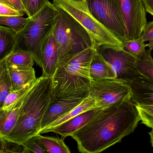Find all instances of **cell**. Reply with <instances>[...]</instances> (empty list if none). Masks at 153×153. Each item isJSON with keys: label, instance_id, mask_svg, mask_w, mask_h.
<instances>
[{"label": "cell", "instance_id": "cell-4", "mask_svg": "<svg viewBox=\"0 0 153 153\" xmlns=\"http://www.w3.org/2000/svg\"><path fill=\"white\" fill-rule=\"evenodd\" d=\"M56 7L57 15L53 33L58 50V65L85 49L94 48L86 29L68 13Z\"/></svg>", "mask_w": 153, "mask_h": 153}, {"label": "cell", "instance_id": "cell-17", "mask_svg": "<svg viewBox=\"0 0 153 153\" xmlns=\"http://www.w3.org/2000/svg\"><path fill=\"white\" fill-rule=\"evenodd\" d=\"M15 34L11 28L0 25V62L6 59L14 50Z\"/></svg>", "mask_w": 153, "mask_h": 153}, {"label": "cell", "instance_id": "cell-26", "mask_svg": "<svg viewBox=\"0 0 153 153\" xmlns=\"http://www.w3.org/2000/svg\"><path fill=\"white\" fill-rule=\"evenodd\" d=\"M11 92V84L6 64L0 75V110L2 108L4 101Z\"/></svg>", "mask_w": 153, "mask_h": 153}, {"label": "cell", "instance_id": "cell-27", "mask_svg": "<svg viewBox=\"0 0 153 153\" xmlns=\"http://www.w3.org/2000/svg\"><path fill=\"white\" fill-rule=\"evenodd\" d=\"M140 121L147 127L153 128V105L135 104Z\"/></svg>", "mask_w": 153, "mask_h": 153}, {"label": "cell", "instance_id": "cell-39", "mask_svg": "<svg viewBox=\"0 0 153 153\" xmlns=\"http://www.w3.org/2000/svg\"><path fill=\"white\" fill-rule=\"evenodd\" d=\"M78 1H82V0H78Z\"/></svg>", "mask_w": 153, "mask_h": 153}, {"label": "cell", "instance_id": "cell-30", "mask_svg": "<svg viewBox=\"0 0 153 153\" xmlns=\"http://www.w3.org/2000/svg\"><path fill=\"white\" fill-rule=\"evenodd\" d=\"M0 149L3 153H23L24 150L22 145L3 138H0Z\"/></svg>", "mask_w": 153, "mask_h": 153}, {"label": "cell", "instance_id": "cell-38", "mask_svg": "<svg viewBox=\"0 0 153 153\" xmlns=\"http://www.w3.org/2000/svg\"><path fill=\"white\" fill-rule=\"evenodd\" d=\"M0 153H3V152L2 151L1 149H0Z\"/></svg>", "mask_w": 153, "mask_h": 153}, {"label": "cell", "instance_id": "cell-1", "mask_svg": "<svg viewBox=\"0 0 153 153\" xmlns=\"http://www.w3.org/2000/svg\"><path fill=\"white\" fill-rule=\"evenodd\" d=\"M139 121L135 104L130 99L102 110L71 137L80 152H101L132 134Z\"/></svg>", "mask_w": 153, "mask_h": 153}, {"label": "cell", "instance_id": "cell-36", "mask_svg": "<svg viewBox=\"0 0 153 153\" xmlns=\"http://www.w3.org/2000/svg\"><path fill=\"white\" fill-rule=\"evenodd\" d=\"M149 134L150 137V143L152 145V147L153 148V128H152L151 132H149Z\"/></svg>", "mask_w": 153, "mask_h": 153}, {"label": "cell", "instance_id": "cell-32", "mask_svg": "<svg viewBox=\"0 0 153 153\" xmlns=\"http://www.w3.org/2000/svg\"><path fill=\"white\" fill-rule=\"evenodd\" d=\"M139 38L144 42L153 40V21L147 23Z\"/></svg>", "mask_w": 153, "mask_h": 153}, {"label": "cell", "instance_id": "cell-34", "mask_svg": "<svg viewBox=\"0 0 153 153\" xmlns=\"http://www.w3.org/2000/svg\"><path fill=\"white\" fill-rule=\"evenodd\" d=\"M146 12L153 16V0H143Z\"/></svg>", "mask_w": 153, "mask_h": 153}, {"label": "cell", "instance_id": "cell-21", "mask_svg": "<svg viewBox=\"0 0 153 153\" xmlns=\"http://www.w3.org/2000/svg\"><path fill=\"white\" fill-rule=\"evenodd\" d=\"M36 80L19 90L11 92L6 98L2 109L10 110L20 106L25 96L34 86Z\"/></svg>", "mask_w": 153, "mask_h": 153}, {"label": "cell", "instance_id": "cell-9", "mask_svg": "<svg viewBox=\"0 0 153 153\" xmlns=\"http://www.w3.org/2000/svg\"><path fill=\"white\" fill-rule=\"evenodd\" d=\"M95 50L111 66L116 79L128 84L141 76L136 68L137 58L123 49L100 45Z\"/></svg>", "mask_w": 153, "mask_h": 153}, {"label": "cell", "instance_id": "cell-2", "mask_svg": "<svg viewBox=\"0 0 153 153\" xmlns=\"http://www.w3.org/2000/svg\"><path fill=\"white\" fill-rule=\"evenodd\" d=\"M53 97L52 78L42 75L37 78L23 99L15 126L3 138L22 145L39 134L42 119Z\"/></svg>", "mask_w": 153, "mask_h": 153}, {"label": "cell", "instance_id": "cell-23", "mask_svg": "<svg viewBox=\"0 0 153 153\" xmlns=\"http://www.w3.org/2000/svg\"><path fill=\"white\" fill-rule=\"evenodd\" d=\"M5 61L7 64L23 67H33L35 62L30 53L22 50H14Z\"/></svg>", "mask_w": 153, "mask_h": 153}, {"label": "cell", "instance_id": "cell-13", "mask_svg": "<svg viewBox=\"0 0 153 153\" xmlns=\"http://www.w3.org/2000/svg\"><path fill=\"white\" fill-rule=\"evenodd\" d=\"M53 29L43 41L41 49V68L43 76H53L58 66V53Z\"/></svg>", "mask_w": 153, "mask_h": 153}, {"label": "cell", "instance_id": "cell-15", "mask_svg": "<svg viewBox=\"0 0 153 153\" xmlns=\"http://www.w3.org/2000/svg\"><path fill=\"white\" fill-rule=\"evenodd\" d=\"M7 67L10 79L11 92L19 90L36 80V72L33 67L8 64Z\"/></svg>", "mask_w": 153, "mask_h": 153}, {"label": "cell", "instance_id": "cell-5", "mask_svg": "<svg viewBox=\"0 0 153 153\" xmlns=\"http://www.w3.org/2000/svg\"><path fill=\"white\" fill-rule=\"evenodd\" d=\"M56 15V7L49 1L34 16L28 18L21 30L15 34L13 51L22 50L29 52L36 64L41 67V46L53 28Z\"/></svg>", "mask_w": 153, "mask_h": 153}, {"label": "cell", "instance_id": "cell-37", "mask_svg": "<svg viewBox=\"0 0 153 153\" xmlns=\"http://www.w3.org/2000/svg\"><path fill=\"white\" fill-rule=\"evenodd\" d=\"M147 47L151 50H153V40L149 41V43L147 44Z\"/></svg>", "mask_w": 153, "mask_h": 153}, {"label": "cell", "instance_id": "cell-31", "mask_svg": "<svg viewBox=\"0 0 153 153\" xmlns=\"http://www.w3.org/2000/svg\"><path fill=\"white\" fill-rule=\"evenodd\" d=\"M24 13L17 10L9 5L0 2V16H23Z\"/></svg>", "mask_w": 153, "mask_h": 153}, {"label": "cell", "instance_id": "cell-20", "mask_svg": "<svg viewBox=\"0 0 153 153\" xmlns=\"http://www.w3.org/2000/svg\"><path fill=\"white\" fill-rule=\"evenodd\" d=\"M38 139L43 146L46 153H70L71 150L64 142V138L45 137L38 134Z\"/></svg>", "mask_w": 153, "mask_h": 153}, {"label": "cell", "instance_id": "cell-11", "mask_svg": "<svg viewBox=\"0 0 153 153\" xmlns=\"http://www.w3.org/2000/svg\"><path fill=\"white\" fill-rule=\"evenodd\" d=\"M88 95L58 99L53 97L42 119L41 130L75 108Z\"/></svg>", "mask_w": 153, "mask_h": 153}, {"label": "cell", "instance_id": "cell-28", "mask_svg": "<svg viewBox=\"0 0 153 153\" xmlns=\"http://www.w3.org/2000/svg\"><path fill=\"white\" fill-rule=\"evenodd\" d=\"M28 18L32 17L48 3V0H22Z\"/></svg>", "mask_w": 153, "mask_h": 153}, {"label": "cell", "instance_id": "cell-19", "mask_svg": "<svg viewBox=\"0 0 153 153\" xmlns=\"http://www.w3.org/2000/svg\"><path fill=\"white\" fill-rule=\"evenodd\" d=\"M21 105L10 110H0V138L7 135L14 127Z\"/></svg>", "mask_w": 153, "mask_h": 153}, {"label": "cell", "instance_id": "cell-6", "mask_svg": "<svg viewBox=\"0 0 153 153\" xmlns=\"http://www.w3.org/2000/svg\"><path fill=\"white\" fill-rule=\"evenodd\" d=\"M53 4L68 13L86 29L92 39L94 49L100 45L123 49V42L93 16L85 0H53Z\"/></svg>", "mask_w": 153, "mask_h": 153}, {"label": "cell", "instance_id": "cell-18", "mask_svg": "<svg viewBox=\"0 0 153 153\" xmlns=\"http://www.w3.org/2000/svg\"><path fill=\"white\" fill-rule=\"evenodd\" d=\"M92 109H97L96 108V106H95V101L94 99L92 98L89 94V95L76 107L45 128L54 127L74 117L82 112Z\"/></svg>", "mask_w": 153, "mask_h": 153}, {"label": "cell", "instance_id": "cell-3", "mask_svg": "<svg viewBox=\"0 0 153 153\" xmlns=\"http://www.w3.org/2000/svg\"><path fill=\"white\" fill-rule=\"evenodd\" d=\"M95 53V49L90 48L58 65L52 77L54 98L89 94L90 63Z\"/></svg>", "mask_w": 153, "mask_h": 153}, {"label": "cell", "instance_id": "cell-25", "mask_svg": "<svg viewBox=\"0 0 153 153\" xmlns=\"http://www.w3.org/2000/svg\"><path fill=\"white\" fill-rule=\"evenodd\" d=\"M147 47V44H145L139 38L136 39L127 40L125 41L123 43V49L137 59L144 52Z\"/></svg>", "mask_w": 153, "mask_h": 153}, {"label": "cell", "instance_id": "cell-35", "mask_svg": "<svg viewBox=\"0 0 153 153\" xmlns=\"http://www.w3.org/2000/svg\"><path fill=\"white\" fill-rule=\"evenodd\" d=\"M6 59H4L0 62V75L6 66Z\"/></svg>", "mask_w": 153, "mask_h": 153}, {"label": "cell", "instance_id": "cell-12", "mask_svg": "<svg viewBox=\"0 0 153 153\" xmlns=\"http://www.w3.org/2000/svg\"><path fill=\"white\" fill-rule=\"evenodd\" d=\"M100 110L92 109L79 114L74 117L54 127L44 128L39 131V134L46 133H55L63 138L71 137L74 133L83 126L101 111Z\"/></svg>", "mask_w": 153, "mask_h": 153}, {"label": "cell", "instance_id": "cell-22", "mask_svg": "<svg viewBox=\"0 0 153 153\" xmlns=\"http://www.w3.org/2000/svg\"><path fill=\"white\" fill-rule=\"evenodd\" d=\"M151 49H146L137 60L136 68L141 76L153 81V59Z\"/></svg>", "mask_w": 153, "mask_h": 153}, {"label": "cell", "instance_id": "cell-29", "mask_svg": "<svg viewBox=\"0 0 153 153\" xmlns=\"http://www.w3.org/2000/svg\"><path fill=\"white\" fill-rule=\"evenodd\" d=\"M22 145L24 148L23 153H46L36 136L29 138Z\"/></svg>", "mask_w": 153, "mask_h": 153}, {"label": "cell", "instance_id": "cell-14", "mask_svg": "<svg viewBox=\"0 0 153 153\" xmlns=\"http://www.w3.org/2000/svg\"><path fill=\"white\" fill-rule=\"evenodd\" d=\"M131 89V98L138 105H153V81L140 76L128 84Z\"/></svg>", "mask_w": 153, "mask_h": 153}, {"label": "cell", "instance_id": "cell-33", "mask_svg": "<svg viewBox=\"0 0 153 153\" xmlns=\"http://www.w3.org/2000/svg\"><path fill=\"white\" fill-rule=\"evenodd\" d=\"M0 2L4 3L13 9L26 14V10L23 6L22 0H0Z\"/></svg>", "mask_w": 153, "mask_h": 153}, {"label": "cell", "instance_id": "cell-8", "mask_svg": "<svg viewBox=\"0 0 153 153\" xmlns=\"http://www.w3.org/2000/svg\"><path fill=\"white\" fill-rule=\"evenodd\" d=\"M90 12L123 43L127 40L118 0H85Z\"/></svg>", "mask_w": 153, "mask_h": 153}, {"label": "cell", "instance_id": "cell-7", "mask_svg": "<svg viewBox=\"0 0 153 153\" xmlns=\"http://www.w3.org/2000/svg\"><path fill=\"white\" fill-rule=\"evenodd\" d=\"M89 95L96 108L105 109L131 98V89L126 83L116 78L91 81Z\"/></svg>", "mask_w": 153, "mask_h": 153}, {"label": "cell", "instance_id": "cell-16", "mask_svg": "<svg viewBox=\"0 0 153 153\" xmlns=\"http://www.w3.org/2000/svg\"><path fill=\"white\" fill-rule=\"evenodd\" d=\"M90 75L91 81L116 78L111 66L96 51L90 63Z\"/></svg>", "mask_w": 153, "mask_h": 153}, {"label": "cell", "instance_id": "cell-10", "mask_svg": "<svg viewBox=\"0 0 153 153\" xmlns=\"http://www.w3.org/2000/svg\"><path fill=\"white\" fill-rule=\"evenodd\" d=\"M127 40L139 38L147 24L143 0H118Z\"/></svg>", "mask_w": 153, "mask_h": 153}, {"label": "cell", "instance_id": "cell-24", "mask_svg": "<svg viewBox=\"0 0 153 153\" xmlns=\"http://www.w3.org/2000/svg\"><path fill=\"white\" fill-rule=\"evenodd\" d=\"M28 19L27 18L18 16H0V25L11 28L17 33L23 28Z\"/></svg>", "mask_w": 153, "mask_h": 153}]
</instances>
